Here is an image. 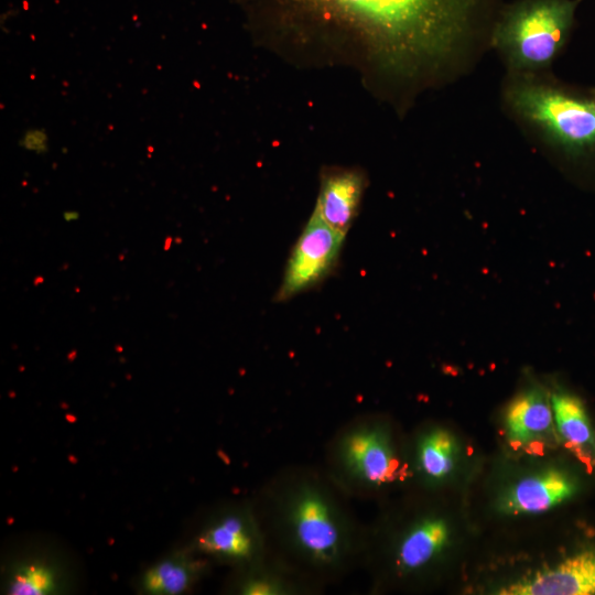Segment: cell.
I'll use <instances>...</instances> for the list:
<instances>
[{"instance_id":"1","label":"cell","mask_w":595,"mask_h":595,"mask_svg":"<svg viewBox=\"0 0 595 595\" xmlns=\"http://www.w3.org/2000/svg\"><path fill=\"white\" fill-rule=\"evenodd\" d=\"M496 0H241L252 25L300 43L351 47L378 71L439 69L490 21Z\"/></svg>"},{"instance_id":"2","label":"cell","mask_w":595,"mask_h":595,"mask_svg":"<svg viewBox=\"0 0 595 595\" xmlns=\"http://www.w3.org/2000/svg\"><path fill=\"white\" fill-rule=\"evenodd\" d=\"M324 468L289 466L255 500L270 551L326 585L361 564L365 528Z\"/></svg>"},{"instance_id":"3","label":"cell","mask_w":595,"mask_h":595,"mask_svg":"<svg viewBox=\"0 0 595 595\" xmlns=\"http://www.w3.org/2000/svg\"><path fill=\"white\" fill-rule=\"evenodd\" d=\"M349 498H369L409 477L391 423L359 414L344 423L325 450V467Z\"/></svg>"},{"instance_id":"4","label":"cell","mask_w":595,"mask_h":595,"mask_svg":"<svg viewBox=\"0 0 595 595\" xmlns=\"http://www.w3.org/2000/svg\"><path fill=\"white\" fill-rule=\"evenodd\" d=\"M576 1L520 0L498 14L491 42L518 71L547 67L573 24Z\"/></svg>"},{"instance_id":"5","label":"cell","mask_w":595,"mask_h":595,"mask_svg":"<svg viewBox=\"0 0 595 595\" xmlns=\"http://www.w3.org/2000/svg\"><path fill=\"white\" fill-rule=\"evenodd\" d=\"M507 98L520 117L563 149L576 153L595 145V100L534 83L512 85Z\"/></svg>"},{"instance_id":"6","label":"cell","mask_w":595,"mask_h":595,"mask_svg":"<svg viewBox=\"0 0 595 595\" xmlns=\"http://www.w3.org/2000/svg\"><path fill=\"white\" fill-rule=\"evenodd\" d=\"M187 547L213 564L231 570L263 559L270 552L253 499L232 500L216 507Z\"/></svg>"},{"instance_id":"7","label":"cell","mask_w":595,"mask_h":595,"mask_svg":"<svg viewBox=\"0 0 595 595\" xmlns=\"http://www.w3.org/2000/svg\"><path fill=\"white\" fill-rule=\"evenodd\" d=\"M345 238L313 209L290 251L273 300L288 302L331 278L338 268Z\"/></svg>"},{"instance_id":"8","label":"cell","mask_w":595,"mask_h":595,"mask_svg":"<svg viewBox=\"0 0 595 595\" xmlns=\"http://www.w3.org/2000/svg\"><path fill=\"white\" fill-rule=\"evenodd\" d=\"M1 582L9 595H56L74 588L75 573L58 551L26 547L6 561Z\"/></svg>"},{"instance_id":"9","label":"cell","mask_w":595,"mask_h":595,"mask_svg":"<svg viewBox=\"0 0 595 595\" xmlns=\"http://www.w3.org/2000/svg\"><path fill=\"white\" fill-rule=\"evenodd\" d=\"M225 591L235 595H316L325 586L281 556L269 552L246 566L231 570Z\"/></svg>"},{"instance_id":"10","label":"cell","mask_w":595,"mask_h":595,"mask_svg":"<svg viewBox=\"0 0 595 595\" xmlns=\"http://www.w3.org/2000/svg\"><path fill=\"white\" fill-rule=\"evenodd\" d=\"M500 595H593L595 551L570 556L555 566L539 570L497 592Z\"/></svg>"},{"instance_id":"11","label":"cell","mask_w":595,"mask_h":595,"mask_svg":"<svg viewBox=\"0 0 595 595\" xmlns=\"http://www.w3.org/2000/svg\"><path fill=\"white\" fill-rule=\"evenodd\" d=\"M366 185V175L358 167H325L314 209L329 227L347 236L359 213Z\"/></svg>"},{"instance_id":"12","label":"cell","mask_w":595,"mask_h":595,"mask_svg":"<svg viewBox=\"0 0 595 595\" xmlns=\"http://www.w3.org/2000/svg\"><path fill=\"white\" fill-rule=\"evenodd\" d=\"M576 489L562 469L549 468L520 479L505 491L499 508L508 515L544 512L569 499Z\"/></svg>"},{"instance_id":"13","label":"cell","mask_w":595,"mask_h":595,"mask_svg":"<svg viewBox=\"0 0 595 595\" xmlns=\"http://www.w3.org/2000/svg\"><path fill=\"white\" fill-rule=\"evenodd\" d=\"M213 563L184 547L149 566L140 576L138 589L149 595H180L191 591Z\"/></svg>"},{"instance_id":"14","label":"cell","mask_w":595,"mask_h":595,"mask_svg":"<svg viewBox=\"0 0 595 595\" xmlns=\"http://www.w3.org/2000/svg\"><path fill=\"white\" fill-rule=\"evenodd\" d=\"M457 444L446 429L431 426L419 432L411 447L409 477L416 476L428 486L445 480L455 467Z\"/></svg>"},{"instance_id":"15","label":"cell","mask_w":595,"mask_h":595,"mask_svg":"<svg viewBox=\"0 0 595 595\" xmlns=\"http://www.w3.org/2000/svg\"><path fill=\"white\" fill-rule=\"evenodd\" d=\"M505 426L511 443H531L553 428V411L548 394L540 387H529L516 394L505 411Z\"/></svg>"},{"instance_id":"16","label":"cell","mask_w":595,"mask_h":595,"mask_svg":"<svg viewBox=\"0 0 595 595\" xmlns=\"http://www.w3.org/2000/svg\"><path fill=\"white\" fill-rule=\"evenodd\" d=\"M555 428L566 447L591 466L595 463V435L581 399L565 390L550 393Z\"/></svg>"},{"instance_id":"17","label":"cell","mask_w":595,"mask_h":595,"mask_svg":"<svg viewBox=\"0 0 595 595\" xmlns=\"http://www.w3.org/2000/svg\"><path fill=\"white\" fill-rule=\"evenodd\" d=\"M18 145L24 151L44 155L50 151V136L43 127H30L23 131Z\"/></svg>"},{"instance_id":"18","label":"cell","mask_w":595,"mask_h":595,"mask_svg":"<svg viewBox=\"0 0 595 595\" xmlns=\"http://www.w3.org/2000/svg\"><path fill=\"white\" fill-rule=\"evenodd\" d=\"M80 217V214L79 212L77 210H74V209H66L63 212V218L65 221L67 223H72V221H75V220H78Z\"/></svg>"},{"instance_id":"19","label":"cell","mask_w":595,"mask_h":595,"mask_svg":"<svg viewBox=\"0 0 595 595\" xmlns=\"http://www.w3.org/2000/svg\"><path fill=\"white\" fill-rule=\"evenodd\" d=\"M172 242H173V238L171 236H166L165 239H164V246H163V249L165 251H167L171 246H172Z\"/></svg>"},{"instance_id":"20","label":"cell","mask_w":595,"mask_h":595,"mask_svg":"<svg viewBox=\"0 0 595 595\" xmlns=\"http://www.w3.org/2000/svg\"><path fill=\"white\" fill-rule=\"evenodd\" d=\"M44 278L43 277H36L33 281V284L37 286L39 284L43 283Z\"/></svg>"}]
</instances>
